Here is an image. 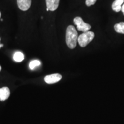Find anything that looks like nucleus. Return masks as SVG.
Masks as SVG:
<instances>
[{"mask_svg": "<svg viewBox=\"0 0 124 124\" xmlns=\"http://www.w3.org/2000/svg\"><path fill=\"white\" fill-rule=\"evenodd\" d=\"M78 37V34L74 26L69 25L67 28L66 42L69 48L70 49H74L75 48Z\"/></svg>", "mask_w": 124, "mask_h": 124, "instance_id": "nucleus-1", "label": "nucleus"}, {"mask_svg": "<svg viewBox=\"0 0 124 124\" xmlns=\"http://www.w3.org/2000/svg\"><path fill=\"white\" fill-rule=\"evenodd\" d=\"M95 36V34L91 31H87V32H83L78 37L79 44L82 47H85L87 46L93 40Z\"/></svg>", "mask_w": 124, "mask_h": 124, "instance_id": "nucleus-2", "label": "nucleus"}, {"mask_svg": "<svg viewBox=\"0 0 124 124\" xmlns=\"http://www.w3.org/2000/svg\"><path fill=\"white\" fill-rule=\"evenodd\" d=\"M74 23L77 26L78 31L85 32L89 31L91 29V25L87 23H85L82 18L80 17H77L74 19Z\"/></svg>", "mask_w": 124, "mask_h": 124, "instance_id": "nucleus-3", "label": "nucleus"}, {"mask_svg": "<svg viewBox=\"0 0 124 124\" xmlns=\"http://www.w3.org/2000/svg\"><path fill=\"white\" fill-rule=\"evenodd\" d=\"M62 76L59 74H53L44 77V81L48 84H53L61 80Z\"/></svg>", "mask_w": 124, "mask_h": 124, "instance_id": "nucleus-4", "label": "nucleus"}, {"mask_svg": "<svg viewBox=\"0 0 124 124\" xmlns=\"http://www.w3.org/2000/svg\"><path fill=\"white\" fill-rule=\"evenodd\" d=\"M32 0H17V5L20 10L26 11L31 7Z\"/></svg>", "mask_w": 124, "mask_h": 124, "instance_id": "nucleus-5", "label": "nucleus"}, {"mask_svg": "<svg viewBox=\"0 0 124 124\" xmlns=\"http://www.w3.org/2000/svg\"><path fill=\"white\" fill-rule=\"evenodd\" d=\"M60 0H46V8L50 11H55L58 9Z\"/></svg>", "mask_w": 124, "mask_h": 124, "instance_id": "nucleus-6", "label": "nucleus"}, {"mask_svg": "<svg viewBox=\"0 0 124 124\" xmlns=\"http://www.w3.org/2000/svg\"><path fill=\"white\" fill-rule=\"evenodd\" d=\"M10 96V90L9 88L4 87L0 89V101H4Z\"/></svg>", "mask_w": 124, "mask_h": 124, "instance_id": "nucleus-7", "label": "nucleus"}, {"mask_svg": "<svg viewBox=\"0 0 124 124\" xmlns=\"http://www.w3.org/2000/svg\"><path fill=\"white\" fill-rule=\"evenodd\" d=\"M124 4V0H115L112 4V9L114 11L119 12L121 10L122 6Z\"/></svg>", "mask_w": 124, "mask_h": 124, "instance_id": "nucleus-8", "label": "nucleus"}, {"mask_svg": "<svg viewBox=\"0 0 124 124\" xmlns=\"http://www.w3.org/2000/svg\"><path fill=\"white\" fill-rule=\"evenodd\" d=\"M24 55L22 52H15L13 55V60L16 62H21L24 60Z\"/></svg>", "mask_w": 124, "mask_h": 124, "instance_id": "nucleus-9", "label": "nucleus"}, {"mask_svg": "<svg viewBox=\"0 0 124 124\" xmlns=\"http://www.w3.org/2000/svg\"><path fill=\"white\" fill-rule=\"evenodd\" d=\"M114 29L118 33L124 34V22H121L114 25Z\"/></svg>", "mask_w": 124, "mask_h": 124, "instance_id": "nucleus-10", "label": "nucleus"}, {"mask_svg": "<svg viewBox=\"0 0 124 124\" xmlns=\"http://www.w3.org/2000/svg\"><path fill=\"white\" fill-rule=\"evenodd\" d=\"M41 64V62L38 60H32V62H30L29 63V68L31 70H33L35 67H38Z\"/></svg>", "mask_w": 124, "mask_h": 124, "instance_id": "nucleus-11", "label": "nucleus"}, {"mask_svg": "<svg viewBox=\"0 0 124 124\" xmlns=\"http://www.w3.org/2000/svg\"><path fill=\"white\" fill-rule=\"evenodd\" d=\"M97 2V0H86V4L87 7H90V6L94 5Z\"/></svg>", "mask_w": 124, "mask_h": 124, "instance_id": "nucleus-12", "label": "nucleus"}, {"mask_svg": "<svg viewBox=\"0 0 124 124\" xmlns=\"http://www.w3.org/2000/svg\"><path fill=\"white\" fill-rule=\"evenodd\" d=\"M121 10L122 12V13H123V14L124 15V4L122 5V8H121Z\"/></svg>", "mask_w": 124, "mask_h": 124, "instance_id": "nucleus-13", "label": "nucleus"}, {"mask_svg": "<svg viewBox=\"0 0 124 124\" xmlns=\"http://www.w3.org/2000/svg\"><path fill=\"white\" fill-rule=\"evenodd\" d=\"M0 40H1V38H0ZM4 46V45H3V44H0V48L2 47V46Z\"/></svg>", "mask_w": 124, "mask_h": 124, "instance_id": "nucleus-14", "label": "nucleus"}, {"mask_svg": "<svg viewBox=\"0 0 124 124\" xmlns=\"http://www.w3.org/2000/svg\"><path fill=\"white\" fill-rule=\"evenodd\" d=\"M46 11H49V9H47V8H46Z\"/></svg>", "mask_w": 124, "mask_h": 124, "instance_id": "nucleus-15", "label": "nucleus"}, {"mask_svg": "<svg viewBox=\"0 0 124 124\" xmlns=\"http://www.w3.org/2000/svg\"><path fill=\"white\" fill-rule=\"evenodd\" d=\"M1 67L0 66V71H1Z\"/></svg>", "mask_w": 124, "mask_h": 124, "instance_id": "nucleus-16", "label": "nucleus"}, {"mask_svg": "<svg viewBox=\"0 0 124 124\" xmlns=\"http://www.w3.org/2000/svg\"><path fill=\"white\" fill-rule=\"evenodd\" d=\"M1 12H0V18H1Z\"/></svg>", "mask_w": 124, "mask_h": 124, "instance_id": "nucleus-17", "label": "nucleus"}]
</instances>
